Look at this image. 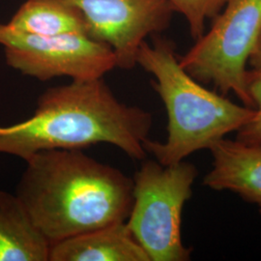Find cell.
I'll return each mask as SVG.
<instances>
[{
    "label": "cell",
    "mask_w": 261,
    "mask_h": 261,
    "mask_svg": "<svg viewBox=\"0 0 261 261\" xmlns=\"http://www.w3.org/2000/svg\"><path fill=\"white\" fill-rule=\"evenodd\" d=\"M50 244L17 195L0 190V261H48Z\"/></svg>",
    "instance_id": "obj_10"
},
{
    "label": "cell",
    "mask_w": 261,
    "mask_h": 261,
    "mask_svg": "<svg viewBox=\"0 0 261 261\" xmlns=\"http://www.w3.org/2000/svg\"><path fill=\"white\" fill-rule=\"evenodd\" d=\"M48 261H150L126 222L53 244Z\"/></svg>",
    "instance_id": "obj_9"
},
{
    "label": "cell",
    "mask_w": 261,
    "mask_h": 261,
    "mask_svg": "<svg viewBox=\"0 0 261 261\" xmlns=\"http://www.w3.org/2000/svg\"><path fill=\"white\" fill-rule=\"evenodd\" d=\"M198 171L188 162L142 163L133 178V205L126 224L150 261H187L193 250L182 240V214Z\"/></svg>",
    "instance_id": "obj_4"
},
{
    "label": "cell",
    "mask_w": 261,
    "mask_h": 261,
    "mask_svg": "<svg viewBox=\"0 0 261 261\" xmlns=\"http://www.w3.org/2000/svg\"><path fill=\"white\" fill-rule=\"evenodd\" d=\"M246 84L256 114L237 130L236 140L252 148L261 149V68L247 71Z\"/></svg>",
    "instance_id": "obj_13"
},
{
    "label": "cell",
    "mask_w": 261,
    "mask_h": 261,
    "mask_svg": "<svg viewBox=\"0 0 261 261\" xmlns=\"http://www.w3.org/2000/svg\"><path fill=\"white\" fill-rule=\"evenodd\" d=\"M16 195L50 244L127 221L133 178L83 149L41 151L24 161Z\"/></svg>",
    "instance_id": "obj_1"
},
{
    "label": "cell",
    "mask_w": 261,
    "mask_h": 261,
    "mask_svg": "<svg viewBox=\"0 0 261 261\" xmlns=\"http://www.w3.org/2000/svg\"><path fill=\"white\" fill-rule=\"evenodd\" d=\"M137 64L154 76L152 86L168 113V138L149 139L143 146L164 166L184 161L251 121L256 110L240 106L202 86L179 63L173 42L154 35L152 44L140 46Z\"/></svg>",
    "instance_id": "obj_3"
},
{
    "label": "cell",
    "mask_w": 261,
    "mask_h": 261,
    "mask_svg": "<svg viewBox=\"0 0 261 261\" xmlns=\"http://www.w3.org/2000/svg\"><path fill=\"white\" fill-rule=\"evenodd\" d=\"M249 63L253 69L261 68V30L251 51V55L249 57Z\"/></svg>",
    "instance_id": "obj_14"
},
{
    "label": "cell",
    "mask_w": 261,
    "mask_h": 261,
    "mask_svg": "<svg viewBox=\"0 0 261 261\" xmlns=\"http://www.w3.org/2000/svg\"><path fill=\"white\" fill-rule=\"evenodd\" d=\"M0 45L10 67L42 82L59 76L94 81L117 67L112 48L86 34L40 36L0 24Z\"/></svg>",
    "instance_id": "obj_6"
},
{
    "label": "cell",
    "mask_w": 261,
    "mask_h": 261,
    "mask_svg": "<svg viewBox=\"0 0 261 261\" xmlns=\"http://www.w3.org/2000/svg\"><path fill=\"white\" fill-rule=\"evenodd\" d=\"M152 126L149 112L120 102L103 79L72 81L41 94L28 119L0 125V153L25 161L41 151L109 143L130 158L144 160L143 143Z\"/></svg>",
    "instance_id": "obj_2"
},
{
    "label": "cell",
    "mask_w": 261,
    "mask_h": 261,
    "mask_svg": "<svg viewBox=\"0 0 261 261\" xmlns=\"http://www.w3.org/2000/svg\"><path fill=\"white\" fill-rule=\"evenodd\" d=\"M6 25L40 36L71 33L88 35L83 13L64 0H27Z\"/></svg>",
    "instance_id": "obj_11"
},
{
    "label": "cell",
    "mask_w": 261,
    "mask_h": 261,
    "mask_svg": "<svg viewBox=\"0 0 261 261\" xmlns=\"http://www.w3.org/2000/svg\"><path fill=\"white\" fill-rule=\"evenodd\" d=\"M261 30V0H228L208 33L196 40L179 63L201 84L234 93L254 109L247 89L246 65Z\"/></svg>",
    "instance_id": "obj_5"
},
{
    "label": "cell",
    "mask_w": 261,
    "mask_h": 261,
    "mask_svg": "<svg viewBox=\"0 0 261 261\" xmlns=\"http://www.w3.org/2000/svg\"><path fill=\"white\" fill-rule=\"evenodd\" d=\"M86 19L88 36L112 48L117 67L130 70L146 38L168 28L173 9L168 0H64Z\"/></svg>",
    "instance_id": "obj_7"
},
{
    "label": "cell",
    "mask_w": 261,
    "mask_h": 261,
    "mask_svg": "<svg viewBox=\"0 0 261 261\" xmlns=\"http://www.w3.org/2000/svg\"><path fill=\"white\" fill-rule=\"evenodd\" d=\"M209 150L213 162L203 178L204 186L232 192L257 206L261 214V149L223 139Z\"/></svg>",
    "instance_id": "obj_8"
},
{
    "label": "cell",
    "mask_w": 261,
    "mask_h": 261,
    "mask_svg": "<svg viewBox=\"0 0 261 261\" xmlns=\"http://www.w3.org/2000/svg\"><path fill=\"white\" fill-rule=\"evenodd\" d=\"M174 12L186 18L191 35L199 39L204 34L207 19H215L228 0H168Z\"/></svg>",
    "instance_id": "obj_12"
}]
</instances>
